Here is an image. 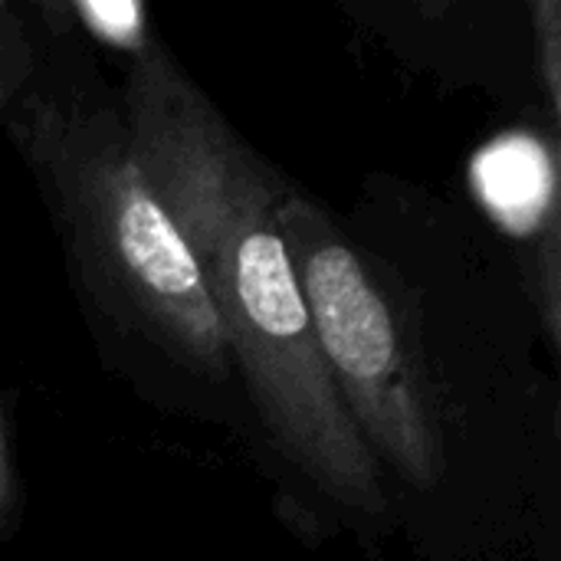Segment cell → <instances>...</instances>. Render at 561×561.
I'll return each mask as SVG.
<instances>
[{"mask_svg":"<svg viewBox=\"0 0 561 561\" xmlns=\"http://www.w3.org/2000/svg\"><path fill=\"white\" fill-rule=\"evenodd\" d=\"M23 519V486H20V467L13 450V431L0 401V542L16 533Z\"/></svg>","mask_w":561,"mask_h":561,"instance_id":"6","label":"cell"},{"mask_svg":"<svg viewBox=\"0 0 561 561\" xmlns=\"http://www.w3.org/2000/svg\"><path fill=\"white\" fill-rule=\"evenodd\" d=\"M59 13L89 46L112 49L125 62L138 59L161 39L151 10L135 0H59Z\"/></svg>","mask_w":561,"mask_h":561,"instance_id":"4","label":"cell"},{"mask_svg":"<svg viewBox=\"0 0 561 561\" xmlns=\"http://www.w3.org/2000/svg\"><path fill=\"white\" fill-rule=\"evenodd\" d=\"M0 131H3V115H0Z\"/></svg>","mask_w":561,"mask_h":561,"instance_id":"7","label":"cell"},{"mask_svg":"<svg viewBox=\"0 0 561 561\" xmlns=\"http://www.w3.org/2000/svg\"><path fill=\"white\" fill-rule=\"evenodd\" d=\"M30 7L43 56L3 131L53 220L95 355L154 411L224 427L250 447L220 322L174 217L138 164L118 85L62 20L59 0Z\"/></svg>","mask_w":561,"mask_h":561,"instance_id":"3","label":"cell"},{"mask_svg":"<svg viewBox=\"0 0 561 561\" xmlns=\"http://www.w3.org/2000/svg\"><path fill=\"white\" fill-rule=\"evenodd\" d=\"M533 39H536V92L549 115L552 135L561 128V3L533 0Z\"/></svg>","mask_w":561,"mask_h":561,"instance_id":"5","label":"cell"},{"mask_svg":"<svg viewBox=\"0 0 561 561\" xmlns=\"http://www.w3.org/2000/svg\"><path fill=\"white\" fill-rule=\"evenodd\" d=\"M276 224L329 381L427 561H496L559 513V385L516 250L417 184L348 220L283 178Z\"/></svg>","mask_w":561,"mask_h":561,"instance_id":"1","label":"cell"},{"mask_svg":"<svg viewBox=\"0 0 561 561\" xmlns=\"http://www.w3.org/2000/svg\"><path fill=\"white\" fill-rule=\"evenodd\" d=\"M138 164L174 217L220 322L250 421V450L289 523L375 546L391 506L319 352L276 224L283 171L158 39L118 85Z\"/></svg>","mask_w":561,"mask_h":561,"instance_id":"2","label":"cell"}]
</instances>
